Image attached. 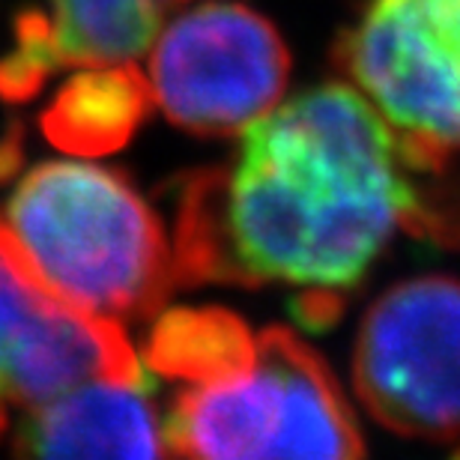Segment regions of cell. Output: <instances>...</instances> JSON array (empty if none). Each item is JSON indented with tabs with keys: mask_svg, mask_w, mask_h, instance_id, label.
Wrapping results in <instances>:
<instances>
[{
	"mask_svg": "<svg viewBox=\"0 0 460 460\" xmlns=\"http://www.w3.org/2000/svg\"><path fill=\"white\" fill-rule=\"evenodd\" d=\"M4 225L36 272L87 314L146 320L177 284L162 222L117 171L33 164L6 200Z\"/></svg>",
	"mask_w": 460,
	"mask_h": 460,
	"instance_id": "3957f363",
	"label": "cell"
},
{
	"mask_svg": "<svg viewBox=\"0 0 460 460\" xmlns=\"http://www.w3.org/2000/svg\"><path fill=\"white\" fill-rule=\"evenodd\" d=\"M257 335L234 311L173 308L155 317L144 362L180 385L218 380L252 362Z\"/></svg>",
	"mask_w": 460,
	"mask_h": 460,
	"instance_id": "8fae6325",
	"label": "cell"
},
{
	"mask_svg": "<svg viewBox=\"0 0 460 460\" xmlns=\"http://www.w3.org/2000/svg\"><path fill=\"white\" fill-rule=\"evenodd\" d=\"M353 385L394 434L460 437V279L419 275L376 296L356 335Z\"/></svg>",
	"mask_w": 460,
	"mask_h": 460,
	"instance_id": "5b68a950",
	"label": "cell"
},
{
	"mask_svg": "<svg viewBox=\"0 0 460 460\" xmlns=\"http://www.w3.org/2000/svg\"><path fill=\"white\" fill-rule=\"evenodd\" d=\"M452 460H460V448H457V455H455V457H452Z\"/></svg>",
	"mask_w": 460,
	"mask_h": 460,
	"instance_id": "7c38bea8",
	"label": "cell"
},
{
	"mask_svg": "<svg viewBox=\"0 0 460 460\" xmlns=\"http://www.w3.org/2000/svg\"><path fill=\"white\" fill-rule=\"evenodd\" d=\"M290 54L270 18L230 0L191 6L164 24L150 58V90L173 126L234 135L281 99Z\"/></svg>",
	"mask_w": 460,
	"mask_h": 460,
	"instance_id": "8992f818",
	"label": "cell"
},
{
	"mask_svg": "<svg viewBox=\"0 0 460 460\" xmlns=\"http://www.w3.org/2000/svg\"><path fill=\"white\" fill-rule=\"evenodd\" d=\"M162 448L164 460H365L332 367L284 326L263 329L239 371L182 385Z\"/></svg>",
	"mask_w": 460,
	"mask_h": 460,
	"instance_id": "277c9868",
	"label": "cell"
},
{
	"mask_svg": "<svg viewBox=\"0 0 460 460\" xmlns=\"http://www.w3.org/2000/svg\"><path fill=\"white\" fill-rule=\"evenodd\" d=\"M335 63L392 123L401 225L460 248V0H380L341 33Z\"/></svg>",
	"mask_w": 460,
	"mask_h": 460,
	"instance_id": "7a4b0ae2",
	"label": "cell"
},
{
	"mask_svg": "<svg viewBox=\"0 0 460 460\" xmlns=\"http://www.w3.org/2000/svg\"><path fill=\"white\" fill-rule=\"evenodd\" d=\"M403 209L392 128L353 87L320 84L245 126L230 162L180 180L173 270L186 288L281 281L341 299Z\"/></svg>",
	"mask_w": 460,
	"mask_h": 460,
	"instance_id": "6da1fadb",
	"label": "cell"
},
{
	"mask_svg": "<svg viewBox=\"0 0 460 460\" xmlns=\"http://www.w3.org/2000/svg\"><path fill=\"white\" fill-rule=\"evenodd\" d=\"M189 0H42L15 15L0 58V99L24 102L66 66L128 63Z\"/></svg>",
	"mask_w": 460,
	"mask_h": 460,
	"instance_id": "ba28073f",
	"label": "cell"
},
{
	"mask_svg": "<svg viewBox=\"0 0 460 460\" xmlns=\"http://www.w3.org/2000/svg\"><path fill=\"white\" fill-rule=\"evenodd\" d=\"M153 385L90 380L27 410L15 460H164Z\"/></svg>",
	"mask_w": 460,
	"mask_h": 460,
	"instance_id": "9c48e42d",
	"label": "cell"
},
{
	"mask_svg": "<svg viewBox=\"0 0 460 460\" xmlns=\"http://www.w3.org/2000/svg\"><path fill=\"white\" fill-rule=\"evenodd\" d=\"M150 108V78L132 63L84 66L58 90L40 126L51 146L93 159L132 141Z\"/></svg>",
	"mask_w": 460,
	"mask_h": 460,
	"instance_id": "30bf717a",
	"label": "cell"
},
{
	"mask_svg": "<svg viewBox=\"0 0 460 460\" xmlns=\"http://www.w3.org/2000/svg\"><path fill=\"white\" fill-rule=\"evenodd\" d=\"M90 380L155 383L123 323L63 299L0 218V437L13 410H33Z\"/></svg>",
	"mask_w": 460,
	"mask_h": 460,
	"instance_id": "52a82bcc",
	"label": "cell"
}]
</instances>
